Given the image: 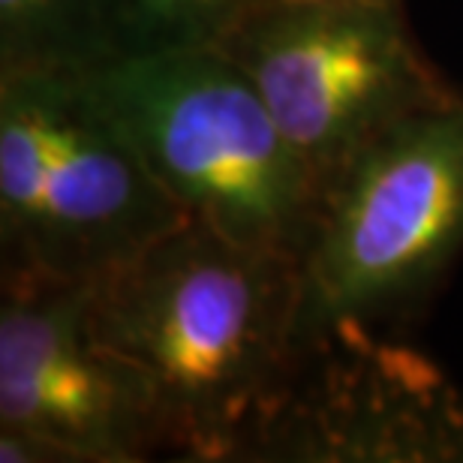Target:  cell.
I'll list each match as a JSON object with an SVG mask.
<instances>
[{
	"instance_id": "277c9868",
	"label": "cell",
	"mask_w": 463,
	"mask_h": 463,
	"mask_svg": "<svg viewBox=\"0 0 463 463\" xmlns=\"http://www.w3.org/2000/svg\"><path fill=\"white\" fill-rule=\"evenodd\" d=\"M463 256V85L373 138L322 196L298 259V346L419 317Z\"/></svg>"
},
{
	"instance_id": "52a82bcc",
	"label": "cell",
	"mask_w": 463,
	"mask_h": 463,
	"mask_svg": "<svg viewBox=\"0 0 463 463\" xmlns=\"http://www.w3.org/2000/svg\"><path fill=\"white\" fill-rule=\"evenodd\" d=\"M244 460L463 463V388L392 331L335 328L301 346Z\"/></svg>"
},
{
	"instance_id": "7a4b0ae2",
	"label": "cell",
	"mask_w": 463,
	"mask_h": 463,
	"mask_svg": "<svg viewBox=\"0 0 463 463\" xmlns=\"http://www.w3.org/2000/svg\"><path fill=\"white\" fill-rule=\"evenodd\" d=\"M181 220L90 70H0V271L94 283Z\"/></svg>"
},
{
	"instance_id": "9c48e42d",
	"label": "cell",
	"mask_w": 463,
	"mask_h": 463,
	"mask_svg": "<svg viewBox=\"0 0 463 463\" xmlns=\"http://www.w3.org/2000/svg\"><path fill=\"white\" fill-rule=\"evenodd\" d=\"M262 0H120V54L205 49Z\"/></svg>"
},
{
	"instance_id": "ba28073f",
	"label": "cell",
	"mask_w": 463,
	"mask_h": 463,
	"mask_svg": "<svg viewBox=\"0 0 463 463\" xmlns=\"http://www.w3.org/2000/svg\"><path fill=\"white\" fill-rule=\"evenodd\" d=\"M120 0H0V70L76 67L118 58Z\"/></svg>"
},
{
	"instance_id": "3957f363",
	"label": "cell",
	"mask_w": 463,
	"mask_h": 463,
	"mask_svg": "<svg viewBox=\"0 0 463 463\" xmlns=\"http://www.w3.org/2000/svg\"><path fill=\"white\" fill-rule=\"evenodd\" d=\"M90 76L184 217L298 262L322 190L229 54H120Z\"/></svg>"
},
{
	"instance_id": "30bf717a",
	"label": "cell",
	"mask_w": 463,
	"mask_h": 463,
	"mask_svg": "<svg viewBox=\"0 0 463 463\" xmlns=\"http://www.w3.org/2000/svg\"><path fill=\"white\" fill-rule=\"evenodd\" d=\"M277 4H403V0H277Z\"/></svg>"
},
{
	"instance_id": "5b68a950",
	"label": "cell",
	"mask_w": 463,
	"mask_h": 463,
	"mask_svg": "<svg viewBox=\"0 0 463 463\" xmlns=\"http://www.w3.org/2000/svg\"><path fill=\"white\" fill-rule=\"evenodd\" d=\"M217 49L253 81L322 196L373 138L460 88L412 36L403 4L265 0Z\"/></svg>"
},
{
	"instance_id": "6da1fadb",
	"label": "cell",
	"mask_w": 463,
	"mask_h": 463,
	"mask_svg": "<svg viewBox=\"0 0 463 463\" xmlns=\"http://www.w3.org/2000/svg\"><path fill=\"white\" fill-rule=\"evenodd\" d=\"M298 262L181 220L90 283L97 335L154 394L172 458L244 460L298 364Z\"/></svg>"
},
{
	"instance_id": "8992f818",
	"label": "cell",
	"mask_w": 463,
	"mask_h": 463,
	"mask_svg": "<svg viewBox=\"0 0 463 463\" xmlns=\"http://www.w3.org/2000/svg\"><path fill=\"white\" fill-rule=\"evenodd\" d=\"M172 458L142 373L97 335L90 283L0 271V460Z\"/></svg>"
}]
</instances>
